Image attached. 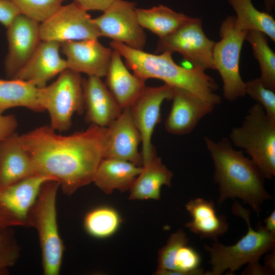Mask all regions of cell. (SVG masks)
Listing matches in <instances>:
<instances>
[{"label": "cell", "instance_id": "22", "mask_svg": "<svg viewBox=\"0 0 275 275\" xmlns=\"http://www.w3.org/2000/svg\"><path fill=\"white\" fill-rule=\"evenodd\" d=\"M185 208L191 219L185 226L201 238L214 241L227 232L229 224L226 217L217 213L213 201L196 198L190 200Z\"/></svg>", "mask_w": 275, "mask_h": 275}, {"label": "cell", "instance_id": "30", "mask_svg": "<svg viewBox=\"0 0 275 275\" xmlns=\"http://www.w3.org/2000/svg\"><path fill=\"white\" fill-rule=\"evenodd\" d=\"M201 257L199 252L188 245V242L179 246L172 258V270L174 274H205L201 267Z\"/></svg>", "mask_w": 275, "mask_h": 275}, {"label": "cell", "instance_id": "25", "mask_svg": "<svg viewBox=\"0 0 275 275\" xmlns=\"http://www.w3.org/2000/svg\"><path fill=\"white\" fill-rule=\"evenodd\" d=\"M136 13L141 26L149 30L159 38L172 34L193 18L176 12L164 5L150 9L136 8Z\"/></svg>", "mask_w": 275, "mask_h": 275}, {"label": "cell", "instance_id": "17", "mask_svg": "<svg viewBox=\"0 0 275 275\" xmlns=\"http://www.w3.org/2000/svg\"><path fill=\"white\" fill-rule=\"evenodd\" d=\"M61 43L41 41L35 52L12 78L31 82L40 88L67 69L66 60L60 54Z\"/></svg>", "mask_w": 275, "mask_h": 275}, {"label": "cell", "instance_id": "12", "mask_svg": "<svg viewBox=\"0 0 275 275\" xmlns=\"http://www.w3.org/2000/svg\"><path fill=\"white\" fill-rule=\"evenodd\" d=\"M173 93V87L166 84L158 87H146L129 108L141 136L143 165L156 154L151 143L152 135L160 121L161 104L166 100H171Z\"/></svg>", "mask_w": 275, "mask_h": 275}, {"label": "cell", "instance_id": "35", "mask_svg": "<svg viewBox=\"0 0 275 275\" xmlns=\"http://www.w3.org/2000/svg\"><path fill=\"white\" fill-rule=\"evenodd\" d=\"M20 14L11 0H0V23L6 28Z\"/></svg>", "mask_w": 275, "mask_h": 275}, {"label": "cell", "instance_id": "36", "mask_svg": "<svg viewBox=\"0 0 275 275\" xmlns=\"http://www.w3.org/2000/svg\"><path fill=\"white\" fill-rule=\"evenodd\" d=\"M17 126L14 115L0 114V143L14 133Z\"/></svg>", "mask_w": 275, "mask_h": 275}, {"label": "cell", "instance_id": "1", "mask_svg": "<svg viewBox=\"0 0 275 275\" xmlns=\"http://www.w3.org/2000/svg\"><path fill=\"white\" fill-rule=\"evenodd\" d=\"M56 131L43 125L19 138L30 156L35 175L51 178L70 196L93 182L104 158L107 127L91 124L84 131L68 135Z\"/></svg>", "mask_w": 275, "mask_h": 275}, {"label": "cell", "instance_id": "18", "mask_svg": "<svg viewBox=\"0 0 275 275\" xmlns=\"http://www.w3.org/2000/svg\"><path fill=\"white\" fill-rule=\"evenodd\" d=\"M173 89L172 105L164 123L165 129L172 134H186L214 107L184 89Z\"/></svg>", "mask_w": 275, "mask_h": 275}, {"label": "cell", "instance_id": "8", "mask_svg": "<svg viewBox=\"0 0 275 275\" xmlns=\"http://www.w3.org/2000/svg\"><path fill=\"white\" fill-rule=\"evenodd\" d=\"M247 33L237 26L234 16H229L221 25V40L215 42L213 49L215 68L223 83V96L230 102L245 95V82L239 72V60Z\"/></svg>", "mask_w": 275, "mask_h": 275}, {"label": "cell", "instance_id": "3", "mask_svg": "<svg viewBox=\"0 0 275 275\" xmlns=\"http://www.w3.org/2000/svg\"><path fill=\"white\" fill-rule=\"evenodd\" d=\"M109 44L125 59L133 74L144 80L160 79L173 88L189 92L213 107L221 103V97L215 93L218 86L214 79L199 68L178 65L171 52L152 54L114 41Z\"/></svg>", "mask_w": 275, "mask_h": 275}, {"label": "cell", "instance_id": "13", "mask_svg": "<svg viewBox=\"0 0 275 275\" xmlns=\"http://www.w3.org/2000/svg\"><path fill=\"white\" fill-rule=\"evenodd\" d=\"M54 180L34 175L0 188V218L10 227H27L28 215L44 183Z\"/></svg>", "mask_w": 275, "mask_h": 275}, {"label": "cell", "instance_id": "7", "mask_svg": "<svg viewBox=\"0 0 275 275\" xmlns=\"http://www.w3.org/2000/svg\"><path fill=\"white\" fill-rule=\"evenodd\" d=\"M38 101L50 117L49 126L54 130L67 131L75 113L84 109L82 78L80 74L68 69L62 71L52 83L39 88Z\"/></svg>", "mask_w": 275, "mask_h": 275}, {"label": "cell", "instance_id": "26", "mask_svg": "<svg viewBox=\"0 0 275 275\" xmlns=\"http://www.w3.org/2000/svg\"><path fill=\"white\" fill-rule=\"evenodd\" d=\"M38 88L31 82L18 79H0V114L16 107L36 112H44L38 101Z\"/></svg>", "mask_w": 275, "mask_h": 275}, {"label": "cell", "instance_id": "16", "mask_svg": "<svg viewBox=\"0 0 275 275\" xmlns=\"http://www.w3.org/2000/svg\"><path fill=\"white\" fill-rule=\"evenodd\" d=\"M140 132L129 108L123 109L119 116L107 127L104 158H114L143 166Z\"/></svg>", "mask_w": 275, "mask_h": 275}, {"label": "cell", "instance_id": "27", "mask_svg": "<svg viewBox=\"0 0 275 275\" xmlns=\"http://www.w3.org/2000/svg\"><path fill=\"white\" fill-rule=\"evenodd\" d=\"M235 11V23L242 30L261 31L275 42V20L266 12L257 9L252 0H227Z\"/></svg>", "mask_w": 275, "mask_h": 275}, {"label": "cell", "instance_id": "19", "mask_svg": "<svg viewBox=\"0 0 275 275\" xmlns=\"http://www.w3.org/2000/svg\"><path fill=\"white\" fill-rule=\"evenodd\" d=\"M84 109L87 121L107 127L121 114L122 109L100 77L88 76L82 79Z\"/></svg>", "mask_w": 275, "mask_h": 275}, {"label": "cell", "instance_id": "6", "mask_svg": "<svg viewBox=\"0 0 275 275\" xmlns=\"http://www.w3.org/2000/svg\"><path fill=\"white\" fill-rule=\"evenodd\" d=\"M233 146L245 150L265 179L275 176V120L258 103L248 110L241 125L233 127L229 138Z\"/></svg>", "mask_w": 275, "mask_h": 275}, {"label": "cell", "instance_id": "11", "mask_svg": "<svg viewBox=\"0 0 275 275\" xmlns=\"http://www.w3.org/2000/svg\"><path fill=\"white\" fill-rule=\"evenodd\" d=\"M40 35L41 41H56L61 44L101 37L87 11L74 2L62 6L41 22Z\"/></svg>", "mask_w": 275, "mask_h": 275}, {"label": "cell", "instance_id": "21", "mask_svg": "<svg viewBox=\"0 0 275 275\" xmlns=\"http://www.w3.org/2000/svg\"><path fill=\"white\" fill-rule=\"evenodd\" d=\"M105 76L107 88L122 110L129 108L146 87L145 81L131 73L114 49Z\"/></svg>", "mask_w": 275, "mask_h": 275}, {"label": "cell", "instance_id": "41", "mask_svg": "<svg viewBox=\"0 0 275 275\" xmlns=\"http://www.w3.org/2000/svg\"><path fill=\"white\" fill-rule=\"evenodd\" d=\"M10 227L4 221L0 218V229Z\"/></svg>", "mask_w": 275, "mask_h": 275}, {"label": "cell", "instance_id": "28", "mask_svg": "<svg viewBox=\"0 0 275 275\" xmlns=\"http://www.w3.org/2000/svg\"><path fill=\"white\" fill-rule=\"evenodd\" d=\"M245 40L250 44L259 64L260 79L265 87L275 91V53L268 44L266 35L261 31L250 30Z\"/></svg>", "mask_w": 275, "mask_h": 275}, {"label": "cell", "instance_id": "14", "mask_svg": "<svg viewBox=\"0 0 275 275\" xmlns=\"http://www.w3.org/2000/svg\"><path fill=\"white\" fill-rule=\"evenodd\" d=\"M7 29L8 52L5 70L7 76L12 78L30 59L41 41L40 24L20 14Z\"/></svg>", "mask_w": 275, "mask_h": 275}, {"label": "cell", "instance_id": "10", "mask_svg": "<svg viewBox=\"0 0 275 275\" xmlns=\"http://www.w3.org/2000/svg\"><path fill=\"white\" fill-rule=\"evenodd\" d=\"M93 21L100 36L142 50L146 35L140 24L135 4L124 0H115L103 13Z\"/></svg>", "mask_w": 275, "mask_h": 275}, {"label": "cell", "instance_id": "24", "mask_svg": "<svg viewBox=\"0 0 275 275\" xmlns=\"http://www.w3.org/2000/svg\"><path fill=\"white\" fill-rule=\"evenodd\" d=\"M172 172L162 163L161 159L155 154L142 166V171L131 186L129 199L155 200L160 198L162 186L170 187Z\"/></svg>", "mask_w": 275, "mask_h": 275}, {"label": "cell", "instance_id": "29", "mask_svg": "<svg viewBox=\"0 0 275 275\" xmlns=\"http://www.w3.org/2000/svg\"><path fill=\"white\" fill-rule=\"evenodd\" d=\"M121 218L114 208L101 206L90 211L84 220V228L91 236L104 238L113 235L119 228Z\"/></svg>", "mask_w": 275, "mask_h": 275}, {"label": "cell", "instance_id": "39", "mask_svg": "<svg viewBox=\"0 0 275 275\" xmlns=\"http://www.w3.org/2000/svg\"><path fill=\"white\" fill-rule=\"evenodd\" d=\"M265 267L268 270L270 273L272 274L274 272L275 266H274V251L271 252L266 257L265 259Z\"/></svg>", "mask_w": 275, "mask_h": 275}, {"label": "cell", "instance_id": "15", "mask_svg": "<svg viewBox=\"0 0 275 275\" xmlns=\"http://www.w3.org/2000/svg\"><path fill=\"white\" fill-rule=\"evenodd\" d=\"M61 48L67 69L88 76H105L113 49L103 45L98 39L67 41L61 44Z\"/></svg>", "mask_w": 275, "mask_h": 275}, {"label": "cell", "instance_id": "20", "mask_svg": "<svg viewBox=\"0 0 275 275\" xmlns=\"http://www.w3.org/2000/svg\"><path fill=\"white\" fill-rule=\"evenodd\" d=\"M35 175L30 156L15 132L0 143V188Z\"/></svg>", "mask_w": 275, "mask_h": 275}, {"label": "cell", "instance_id": "32", "mask_svg": "<svg viewBox=\"0 0 275 275\" xmlns=\"http://www.w3.org/2000/svg\"><path fill=\"white\" fill-rule=\"evenodd\" d=\"M12 228L0 229V275L8 274L20 256V248Z\"/></svg>", "mask_w": 275, "mask_h": 275}, {"label": "cell", "instance_id": "33", "mask_svg": "<svg viewBox=\"0 0 275 275\" xmlns=\"http://www.w3.org/2000/svg\"><path fill=\"white\" fill-rule=\"evenodd\" d=\"M188 242V238L182 229L171 234L166 244L158 251V266L154 274H173L172 258L177 249L181 244Z\"/></svg>", "mask_w": 275, "mask_h": 275}, {"label": "cell", "instance_id": "38", "mask_svg": "<svg viewBox=\"0 0 275 275\" xmlns=\"http://www.w3.org/2000/svg\"><path fill=\"white\" fill-rule=\"evenodd\" d=\"M264 227L270 233L275 235V211L273 210L264 219Z\"/></svg>", "mask_w": 275, "mask_h": 275}, {"label": "cell", "instance_id": "9", "mask_svg": "<svg viewBox=\"0 0 275 275\" xmlns=\"http://www.w3.org/2000/svg\"><path fill=\"white\" fill-rule=\"evenodd\" d=\"M215 42L205 34L200 18H193L172 34L159 38L155 53L178 52L193 67L214 69L213 52Z\"/></svg>", "mask_w": 275, "mask_h": 275}, {"label": "cell", "instance_id": "31", "mask_svg": "<svg viewBox=\"0 0 275 275\" xmlns=\"http://www.w3.org/2000/svg\"><path fill=\"white\" fill-rule=\"evenodd\" d=\"M20 14L39 23L52 15L65 0H11Z\"/></svg>", "mask_w": 275, "mask_h": 275}, {"label": "cell", "instance_id": "5", "mask_svg": "<svg viewBox=\"0 0 275 275\" xmlns=\"http://www.w3.org/2000/svg\"><path fill=\"white\" fill-rule=\"evenodd\" d=\"M59 187L55 180L44 183L28 217L27 227L34 228L38 235L45 275L59 274L65 249L57 222L56 202Z\"/></svg>", "mask_w": 275, "mask_h": 275}, {"label": "cell", "instance_id": "4", "mask_svg": "<svg viewBox=\"0 0 275 275\" xmlns=\"http://www.w3.org/2000/svg\"><path fill=\"white\" fill-rule=\"evenodd\" d=\"M234 215L242 218L248 226V231L237 242L232 245H226L218 240L211 245H204L208 253L211 270L206 275H221L227 270L229 274H233L244 264L248 265L245 274H262L264 267L259 260L267 253L272 251L275 246V235L268 232L259 222L256 229L252 228L250 222V211L239 202H235L232 207Z\"/></svg>", "mask_w": 275, "mask_h": 275}, {"label": "cell", "instance_id": "2", "mask_svg": "<svg viewBox=\"0 0 275 275\" xmlns=\"http://www.w3.org/2000/svg\"><path fill=\"white\" fill-rule=\"evenodd\" d=\"M204 140L213 162V179L219 192L218 205L227 199L237 198L258 214L262 204L272 198L265 188L262 172L242 151L234 148L229 138L215 142L205 136Z\"/></svg>", "mask_w": 275, "mask_h": 275}, {"label": "cell", "instance_id": "23", "mask_svg": "<svg viewBox=\"0 0 275 275\" xmlns=\"http://www.w3.org/2000/svg\"><path fill=\"white\" fill-rule=\"evenodd\" d=\"M142 166L114 158H103L98 165L93 182L103 192L111 194L115 190H129Z\"/></svg>", "mask_w": 275, "mask_h": 275}, {"label": "cell", "instance_id": "34", "mask_svg": "<svg viewBox=\"0 0 275 275\" xmlns=\"http://www.w3.org/2000/svg\"><path fill=\"white\" fill-rule=\"evenodd\" d=\"M245 94L260 104L268 117L275 120V92L264 86L259 78L245 82Z\"/></svg>", "mask_w": 275, "mask_h": 275}, {"label": "cell", "instance_id": "40", "mask_svg": "<svg viewBox=\"0 0 275 275\" xmlns=\"http://www.w3.org/2000/svg\"><path fill=\"white\" fill-rule=\"evenodd\" d=\"M265 12L269 13L274 8L275 0H264Z\"/></svg>", "mask_w": 275, "mask_h": 275}, {"label": "cell", "instance_id": "37", "mask_svg": "<svg viewBox=\"0 0 275 275\" xmlns=\"http://www.w3.org/2000/svg\"><path fill=\"white\" fill-rule=\"evenodd\" d=\"M115 0H74V2L87 10L104 11Z\"/></svg>", "mask_w": 275, "mask_h": 275}]
</instances>
